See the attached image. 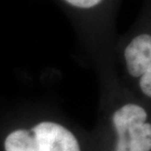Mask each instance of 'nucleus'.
I'll use <instances>...</instances> for the list:
<instances>
[{"instance_id":"20e7f679","label":"nucleus","mask_w":151,"mask_h":151,"mask_svg":"<svg viewBox=\"0 0 151 151\" xmlns=\"http://www.w3.org/2000/svg\"><path fill=\"white\" fill-rule=\"evenodd\" d=\"M70 18L78 21H107L116 18L121 0H54Z\"/></svg>"},{"instance_id":"f03ea898","label":"nucleus","mask_w":151,"mask_h":151,"mask_svg":"<svg viewBox=\"0 0 151 151\" xmlns=\"http://www.w3.org/2000/svg\"><path fill=\"white\" fill-rule=\"evenodd\" d=\"M118 134L115 151H150L151 125L146 111L137 104H126L113 115Z\"/></svg>"},{"instance_id":"7ed1b4c3","label":"nucleus","mask_w":151,"mask_h":151,"mask_svg":"<svg viewBox=\"0 0 151 151\" xmlns=\"http://www.w3.org/2000/svg\"><path fill=\"white\" fill-rule=\"evenodd\" d=\"M124 60L128 74L137 78L144 95L151 96V35L139 32L134 35L124 49Z\"/></svg>"},{"instance_id":"f257e3e1","label":"nucleus","mask_w":151,"mask_h":151,"mask_svg":"<svg viewBox=\"0 0 151 151\" xmlns=\"http://www.w3.org/2000/svg\"><path fill=\"white\" fill-rule=\"evenodd\" d=\"M4 147L5 151H81L75 135L53 122H41L32 129L11 132Z\"/></svg>"}]
</instances>
